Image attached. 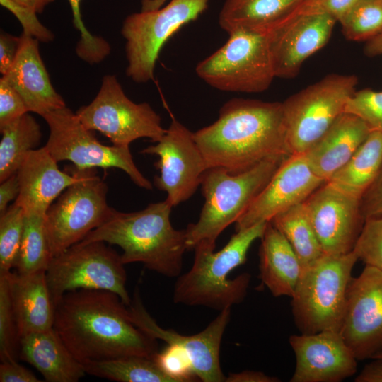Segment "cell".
I'll use <instances>...</instances> for the list:
<instances>
[{"label": "cell", "instance_id": "29", "mask_svg": "<svg viewBox=\"0 0 382 382\" xmlns=\"http://www.w3.org/2000/svg\"><path fill=\"white\" fill-rule=\"evenodd\" d=\"M0 182L17 173L25 156L40 143L42 133L28 112L0 129Z\"/></svg>", "mask_w": 382, "mask_h": 382}, {"label": "cell", "instance_id": "52", "mask_svg": "<svg viewBox=\"0 0 382 382\" xmlns=\"http://www.w3.org/2000/svg\"><path fill=\"white\" fill-rule=\"evenodd\" d=\"M376 358H382V354L379 355L378 357H377Z\"/></svg>", "mask_w": 382, "mask_h": 382}, {"label": "cell", "instance_id": "22", "mask_svg": "<svg viewBox=\"0 0 382 382\" xmlns=\"http://www.w3.org/2000/svg\"><path fill=\"white\" fill-rule=\"evenodd\" d=\"M17 57L4 78L21 96L28 112L43 116L66 107L52 85L40 57L39 40L23 33Z\"/></svg>", "mask_w": 382, "mask_h": 382}, {"label": "cell", "instance_id": "37", "mask_svg": "<svg viewBox=\"0 0 382 382\" xmlns=\"http://www.w3.org/2000/svg\"><path fill=\"white\" fill-rule=\"evenodd\" d=\"M159 369L173 382L199 381L191 359L182 347L168 345L161 352H158L154 357Z\"/></svg>", "mask_w": 382, "mask_h": 382}, {"label": "cell", "instance_id": "1", "mask_svg": "<svg viewBox=\"0 0 382 382\" xmlns=\"http://www.w3.org/2000/svg\"><path fill=\"white\" fill-rule=\"evenodd\" d=\"M53 329L81 363L138 355L154 358L157 340L132 321L127 306L110 291L78 289L54 305Z\"/></svg>", "mask_w": 382, "mask_h": 382}, {"label": "cell", "instance_id": "28", "mask_svg": "<svg viewBox=\"0 0 382 382\" xmlns=\"http://www.w3.org/2000/svg\"><path fill=\"white\" fill-rule=\"evenodd\" d=\"M382 165V132L371 130L349 161L328 180L361 199Z\"/></svg>", "mask_w": 382, "mask_h": 382}, {"label": "cell", "instance_id": "2", "mask_svg": "<svg viewBox=\"0 0 382 382\" xmlns=\"http://www.w3.org/2000/svg\"><path fill=\"white\" fill-rule=\"evenodd\" d=\"M193 134L207 168H221L231 173L292 154L279 102L232 98L220 108L214 122Z\"/></svg>", "mask_w": 382, "mask_h": 382}, {"label": "cell", "instance_id": "15", "mask_svg": "<svg viewBox=\"0 0 382 382\" xmlns=\"http://www.w3.org/2000/svg\"><path fill=\"white\" fill-rule=\"evenodd\" d=\"M337 21L306 0L286 20L267 31L276 77H295L309 57L328 42Z\"/></svg>", "mask_w": 382, "mask_h": 382}, {"label": "cell", "instance_id": "21", "mask_svg": "<svg viewBox=\"0 0 382 382\" xmlns=\"http://www.w3.org/2000/svg\"><path fill=\"white\" fill-rule=\"evenodd\" d=\"M43 146L28 153L17 171L20 191L15 202L25 214L45 215L62 192L78 177L69 168L62 171Z\"/></svg>", "mask_w": 382, "mask_h": 382}, {"label": "cell", "instance_id": "18", "mask_svg": "<svg viewBox=\"0 0 382 382\" xmlns=\"http://www.w3.org/2000/svg\"><path fill=\"white\" fill-rule=\"evenodd\" d=\"M127 308L132 323L140 330L156 340L185 349L199 381L225 382L226 376L220 365L219 352L222 337L231 318V308L219 311L204 330L193 335H183L173 329L161 328L143 305L137 288Z\"/></svg>", "mask_w": 382, "mask_h": 382}, {"label": "cell", "instance_id": "12", "mask_svg": "<svg viewBox=\"0 0 382 382\" xmlns=\"http://www.w3.org/2000/svg\"><path fill=\"white\" fill-rule=\"evenodd\" d=\"M42 117L50 129L45 147L57 162L70 161L81 169L119 168L126 173L136 185L153 190L152 183L135 165L129 146L102 144L66 106Z\"/></svg>", "mask_w": 382, "mask_h": 382}, {"label": "cell", "instance_id": "41", "mask_svg": "<svg viewBox=\"0 0 382 382\" xmlns=\"http://www.w3.org/2000/svg\"><path fill=\"white\" fill-rule=\"evenodd\" d=\"M0 4L16 16L22 24L23 33L44 42L53 40L54 35L40 23L37 13L18 4L13 0H0Z\"/></svg>", "mask_w": 382, "mask_h": 382}, {"label": "cell", "instance_id": "20", "mask_svg": "<svg viewBox=\"0 0 382 382\" xmlns=\"http://www.w3.org/2000/svg\"><path fill=\"white\" fill-rule=\"evenodd\" d=\"M296 357L291 382H340L357 372V359L338 331L293 335Z\"/></svg>", "mask_w": 382, "mask_h": 382}, {"label": "cell", "instance_id": "42", "mask_svg": "<svg viewBox=\"0 0 382 382\" xmlns=\"http://www.w3.org/2000/svg\"><path fill=\"white\" fill-rule=\"evenodd\" d=\"M365 220L382 216V165L378 174L361 199Z\"/></svg>", "mask_w": 382, "mask_h": 382}, {"label": "cell", "instance_id": "48", "mask_svg": "<svg viewBox=\"0 0 382 382\" xmlns=\"http://www.w3.org/2000/svg\"><path fill=\"white\" fill-rule=\"evenodd\" d=\"M355 378L356 382H382V358L372 359Z\"/></svg>", "mask_w": 382, "mask_h": 382}, {"label": "cell", "instance_id": "51", "mask_svg": "<svg viewBox=\"0 0 382 382\" xmlns=\"http://www.w3.org/2000/svg\"><path fill=\"white\" fill-rule=\"evenodd\" d=\"M167 0H141V11H153L162 7Z\"/></svg>", "mask_w": 382, "mask_h": 382}, {"label": "cell", "instance_id": "30", "mask_svg": "<svg viewBox=\"0 0 382 382\" xmlns=\"http://www.w3.org/2000/svg\"><path fill=\"white\" fill-rule=\"evenodd\" d=\"M270 221L289 243L303 268L324 254L303 202L278 214Z\"/></svg>", "mask_w": 382, "mask_h": 382}, {"label": "cell", "instance_id": "14", "mask_svg": "<svg viewBox=\"0 0 382 382\" xmlns=\"http://www.w3.org/2000/svg\"><path fill=\"white\" fill-rule=\"evenodd\" d=\"M156 143L141 153L159 157L154 166L160 175L154 176V185L165 192L166 200L175 207L194 195L201 184L207 165L193 132L175 118L172 119L165 134Z\"/></svg>", "mask_w": 382, "mask_h": 382}, {"label": "cell", "instance_id": "11", "mask_svg": "<svg viewBox=\"0 0 382 382\" xmlns=\"http://www.w3.org/2000/svg\"><path fill=\"white\" fill-rule=\"evenodd\" d=\"M208 4L209 0H171L164 7L129 15L121 29L126 40L127 76L139 83L152 80L164 44L202 14Z\"/></svg>", "mask_w": 382, "mask_h": 382}, {"label": "cell", "instance_id": "49", "mask_svg": "<svg viewBox=\"0 0 382 382\" xmlns=\"http://www.w3.org/2000/svg\"><path fill=\"white\" fill-rule=\"evenodd\" d=\"M364 52L369 57L382 55V33L366 41Z\"/></svg>", "mask_w": 382, "mask_h": 382}, {"label": "cell", "instance_id": "47", "mask_svg": "<svg viewBox=\"0 0 382 382\" xmlns=\"http://www.w3.org/2000/svg\"><path fill=\"white\" fill-rule=\"evenodd\" d=\"M279 378L270 376L261 371L245 370L230 373L226 376L225 382H279Z\"/></svg>", "mask_w": 382, "mask_h": 382}, {"label": "cell", "instance_id": "33", "mask_svg": "<svg viewBox=\"0 0 382 382\" xmlns=\"http://www.w3.org/2000/svg\"><path fill=\"white\" fill-rule=\"evenodd\" d=\"M346 38L368 41L382 33V0H361L340 22Z\"/></svg>", "mask_w": 382, "mask_h": 382}, {"label": "cell", "instance_id": "34", "mask_svg": "<svg viewBox=\"0 0 382 382\" xmlns=\"http://www.w3.org/2000/svg\"><path fill=\"white\" fill-rule=\"evenodd\" d=\"M25 212L15 202L0 214V273L14 267L19 250Z\"/></svg>", "mask_w": 382, "mask_h": 382}, {"label": "cell", "instance_id": "23", "mask_svg": "<svg viewBox=\"0 0 382 382\" xmlns=\"http://www.w3.org/2000/svg\"><path fill=\"white\" fill-rule=\"evenodd\" d=\"M371 131L361 118L344 112L303 155L315 175L326 182L349 161Z\"/></svg>", "mask_w": 382, "mask_h": 382}, {"label": "cell", "instance_id": "38", "mask_svg": "<svg viewBox=\"0 0 382 382\" xmlns=\"http://www.w3.org/2000/svg\"><path fill=\"white\" fill-rule=\"evenodd\" d=\"M353 251L366 265L382 270V216L365 220Z\"/></svg>", "mask_w": 382, "mask_h": 382}, {"label": "cell", "instance_id": "40", "mask_svg": "<svg viewBox=\"0 0 382 382\" xmlns=\"http://www.w3.org/2000/svg\"><path fill=\"white\" fill-rule=\"evenodd\" d=\"M28 109L18 92L2 77L0 79V129L17 120Z\"/></svg>", "mask_w": 382, "mask_h": 382}, {"label": "cell", "instance_id": "16", "mask_svg": "<svg viewBox=\"0 0 382 382\" xmlns=\"http://www.w3.org/2000/svg\"><path fill=\"white\" fill-rule=\"evenodd\" d=\"M340 332L358 361L382 354V270L366 265L352 278Z\"/></svg>", "mask_w": 382, "mask_h": 382}, {"label": "cell", "instance_id": "31", "mask_svg": "<svg viewBox=\"0 0 382 382\" xmlns=\"http://www.w3.org/2000/svg\"><path fill=\"white\" fill-rule=\"evenodd\" d=\"M86 373L118 382H173L154 358L131 355L83 364Z\"/></svg>", "mask_w": 382, "mask_h": 382}, {"label": "cell", "instance_id": "13", "mask_svg": "<svg viewBox=\"0 0 382 382\" xmlns=\"http://www.w3.org/2000/svg\"><path fill=\"white\" fill-rule=\"evenodd\" d=\"M75 113L86 128L100 132L115 146L140 138L157 142L166 132L160 115L149 103L132 101L115 75L104 76L95 98Z\"/></svg>", "mask_w": 382, "mask_h": 382}, {"label": "cell", "instance_id": "36", "mask_svg": "<svg viewBox=\"0 0 382 382\" xmlns=\"http://www.w3.org/2000/svg\"><path fill=\"white\" fill-rule=\"evenodd\" d=\"M82 0H68L73 14V23L81 33L76 45V54L83 61L92 64L103 61L110 52L109 43L101 37L93 35L83 22L80 10Z\"/></svg>", "mask_w": 382, "mask_h": 382}, {"label": "cell", "instance_id": "26", "mask_svg": "<svg viewBox=\"0 0 382 382\" xmlns=\"http://www.w3.org/2000/svg\"><path fill=\"white\" fill-rule=\"evenodd\" d=\"M260 239L259 270L262 284L274 296L291 297L303 270L297 255L270 221Z\"/></svg>", "mask_w": 382, "mask_h": 382}, {"label": "cell", "instance_id": "5", "mask_svg": "<svg viewBox=\"0 0 382 382\" xmlns=\"http://www.w3.org/2000/svg\"><path fill=\"white\" fill-rule=\"evenodd\" d=\"M288 157L268 158L239 173L207 168L200 184L204 204L198 221L185 228L187 250L201 242L216 245L222 231L236 223Z\"/></svg>", "mask_w": 382, "mask_h": 382}, {"label": "cell", "instance_id": "19", "mask_svg": "<svg viewBox=\"0 0 382 382\" xmlns=\"http://www.w3.org/2000/svg\"><path fill=\"white\" fill-rule=\"evenodd\" d=\"M325 182L312 171L303 154H291L236 221V231L270 221L278 214L303 202Z\"/></svg>", "mask_w": 382, "mask_h": 382}, {"label": "cell", "instance_id": "24", "mask_svg": "<svg viewBox=\"0 0 382 382\" xmlns=\"http://www.w3.org/2000/svg\"><path fill=\"white\" fill-rule=\"evenodd\" d=\"M46 271L28 274L9 272L8 278L13 308L21 336L53 328L54 306Z\"/></svg>", "mask_w": 382, "mask_h": 382}, {"label": "cell", "instance_id": "27", "mask_svg": "<svg viewBox=\"0 0 382 382\" xmlns=\"http://www.w3.org/2000/svg\"><path fill=\"white\" fill-rule=\"evenodd\" d=\"M306 0H225L219 16L228 34L240 29L268 31L291 16Z\"/></svg>", "mask_w": 382, "mask_h": 382}, {"label": "cell", "instance_id": "45", "mask_svg": "<svg viewBox=\"0 0 382 382\" xmlns=\"http://www.w3.org/2000/svg\"><path fill=\"white\" fill-rule=\"evenodd\" d=\"M323 11L340 23L361 0H314Z\"/></svg>", "mask_w": 382, "mask_h": 382}, {"label": "cell", "instance_id": "10", "mask_svg": "<svg viewBox=\"0 0 382 382\" xmlns=\"http://www.w3.org/2000/svg\"><path fill=\"white\" fill-rule=\"evenodd\" d=\"M105 243L79 242L52 257L45 273L54 306L65 293L78 289L110 291L130 303L125 264Z\"/></svg>", "mask_w": 382, "mask_h": 382}, {"label": "cell", "instance_id": "32", "mask_svg": "<svg viewBox=\"0 0 382 382\" xmlns=\"http://www.w3.org/2000/svg\"><path fill=\"white\" fill-rule=\"evenodd\" d=\"M52 256L45 230V215L25 214L14 267L19 274L46 271Z\"/></svg>", "mask_w": 382, "mask_h": 382}, {"label": "cell", "instance_id": "17", "mask_svg": "<svg viewBox=\"0 0 382 382\" xmlns=\"http://www.w3.org/2000/svg\"><path fill=\"white\" fill-rule=\"evenodd\" d=\"M303 204L324 254L353 251L365 222L360 198L326 181Z\"/></svg>", "mask_w": 382, "mask_h": 382}, {"label": "cell", "instance_id": "35", "mask_svg": "<svg viewBox=\"0 0 382 382\" xmlns=\"http://www.w3.org/2000/svg\"><path fill=\"white\" fill-rule=\"evenodd\" d=\"M8 273H0L1 361L16 360L20 341L18 323L11 301Z\"/></svg>", "mask_w": 382, "mask_h": 382}, {"label": "cell", "instance_id": "39", "mask_svg": "<svg viewBox=\"0 0 382 382\" xmlns=\"http://www.w3.org/2000/svg\"><path fill=\"white\" fill-rule=\"evenodd\" d=\"M345 112L359 117L371 130L382 132V91L370 88L356 91L349 99Z\"/></svg>", "mask_w": 382, "mask_h": 382}, {"label": "cell", "instance_id": "7", "mask_svg": "<svg viewBox=\"0 0 382 382\" xmlns=\"http://www.w3.org/2000/svg\"><path fill=\"white\" fill-rule=\"evenodd\" d=\"M196 66L197 76L223 91L260 93L276 77L267 31L240 28Z\"/></svg>", "mask_w": 382, "mask_h": 382}, {"label": "cell", "instance_id": "9", "mask_svg": "<svg viewBox=\"0 0 382 382\" xmlns=\"http://www.w3.org/2000/svg\"><path fill=\"white\" fill-rule=\"evenodd\" d=\"M78 177L45 214V230L52 257L81 242L110 215L107 184L96 168H69Z\"/></svg>", "mask_w": 382, "mask_h": 382}, {"label": "cell", "instance_id": "46", "mask_svg": "<svg viewBox=\"0 0 382 382\" xmlns=\"http://www.w3.org/2000/svg\"><path fill=\"white\" fill-rule=\"evenodd\" d=\"M20 191L17 173L1 182L0 185V214L8 209L9 202L16 199Z\"/></svg>", "mask_w": 382, "mask_h": 382}, {"label": "cell", "instance_id": "3", "mask_svg": "<svg viewBox=\"0 0 382 382\" xmlns=\"http://www.w3.org/2000/svg\"><path fill=\"white\" fill-rule=\"evenodd\" d=\"M173 207L165 199L134 212L112 208L107 219L81 243L103 241L118 245L123 250L120 255L125 265L141 262L160 274L178 277L187 248L185 229L177 230L171 224Z\"/></svg>", "mask_w": 382, "mask_h": 382}, {"label": "cell", "instance_id": "44", "mask_svg": "<svg viewBox=\"0 0 382 382\" xmlns=\"http://www.w3.org/2000/svg\"><path fill=\"white\" fill-rule=\"evenodd\" d=\"M1 382H40L30 370L18 364L16 360H6L0 364Z\"/></svg>", "mask_w": 382, "mask_h": 382}, {"label": "cell", "instance_id": "4", "mask_svg": "<svg viewBox=\"0 0 382 382\" xmlns=\"http://www.w3.org/2000/svg\"><path fill=\"white\" fill-rule=\"evenodd\" d=\"M267 222L236 231L218 252H214L216 245L205 242L196 245L191 269L179 275L175 282L173 302L219 311L242 302L247 294L250 274L243 272L233 279H228V274L246 262L251 245L262 237Z\"/></svg>", "mask_w": 382, "mask_h": 382}, {"label": "cell", "instance_id": "8", "mask_svg": "<svg viewBox=\"0 0 382 382\" xmlns=\"http://www.w3.org/2000/svg\"><path fill=\"white\" fill-rule=\"evenodd\" d=\"M357 83L355 75L330 74L282 103L292 154H304L345 112Z\"/></svg>", "mask_w": 382, "mask_h": 382}, {"label": "cell", "instance_id": "6", "mask_svg": "<svg viewBox=\"0 0 382 382\" xmlns=\"http://www.w3.org/2000/svg\"><path fill=\"white\" fill-rule=\"evenodd\" d=\"M357 260L354 251L323 254L303 268L291 303L294 320L301 333L340 332L352 271Z\"/></svg>", "mask_w": 382, "mask_h": 382}, {"label": "cell", "instance_id": "25", "mask_svg": "<svg viewBox=\"0 0 382 382\" xmlns=\"http://www.w3.org/2000/svg\"><path fill=\"white\" fill-rule=\"evenodd\" d=\"M18 355L47 382H76L86 374L53 328L21 336Z\"/></svg>", "mask_w": 382, "mask_h": 382}, {"label": "cell", "instance_id": "50", "mask_svg": "<svg viewBox=\"0 0 382 382\" xmlns=\"http://www.w3.org/2000/svg\"><path fill=\"white\" fill-rule=\"evenodd\" d=\"M18 4L28 8L37 13H41L45 8L54 0H13Z\"/></svg>", "mask_w": 382, "mask_h": 382}, {"label": "cell", "instance_id": "43", "mask_svg": "<svg viewBox=\"0 0 382 382\" xmlns=\"http://www.w3.org/2000/svg\"><path fill=\"white\" fill-rule=\"evenodd\" d=\"M21 37L1 31L0 35V72L5 75L13 64L21 45Z\"/></svg>", "mask_w": 382, "mask_h": 382}]
</instances>
